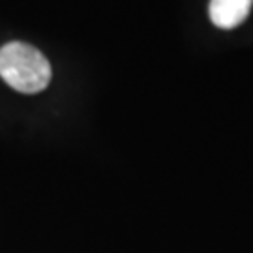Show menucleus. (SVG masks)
Wrapping results in <instances>:
<instances>
[{
    "mask_svg": "<svg viewBox=\"0 0 253 253\" xmlns=\"http://www.w3.org/2000/svg\"><path fill=\"white\" fill-rule=\"evenodd\" d=\"M0 77L23 94H36L51 81V64L36 47L9 42L0 49Z\"/></svg>",
    "mask_w": 253,
    "mask_h": 253,
    "instance_id": "obj_1",
    "label": "nucleus"
},
{
    "mask_svg": "<svg viewBox=\"0 0 253 253\" xmlns=\"http://www.w3.org/2000/svg\"><path fill=\"white\" fill-rule=\"evenodd\" d=\"M253 6V0H210L208 13L212 23L219 28L238 27Z\"/></svg>",
    "mask_w": 253,
    "mask_h": 253,
    "instance_id": "obj_2",
    "label": "nucleus"
}]
</instances>
